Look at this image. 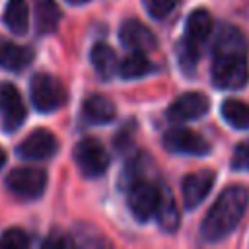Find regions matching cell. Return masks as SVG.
<instances>
[{
  "label": "cell",
  "mask_w": 249,
  "mask_h": 249,
  "mask_svg": "<svg viewBox=\"0 0 249 249\" xmlns=\"http://www.w3.org/2000/svg\"><path fill=\"white\" fill-rule=\"evenodd\" d=\"M210 78L214 88L226 91L241 89L249 82L247 41L245 35L230 23H222L214 39Z\"/></svg>",
  "instance_id": "obj_1"
},
{
  "label": "cell",
  "mask_w": 249,
  "mask_h": 249,
  "mask_svg": "<svg viewBox=\"0 0 249 249\" xmlns=\"http://www.w3.org/2000/svg\"><path fill=\"white\" fill-rule=\"evenodd\" d=\"M249 204V191L241 185L226 187L208 208L198 228L200 237L208 243L226 239L241 222Z\"/></svg>",
  "instance_id": "obj_2"
},
{
  "label": "cell",
  "mask_w": 249,
  "mask_h": 249,
  "mask_svg": "<svg viewBox=\"0 0 249 249\" xmlns=\"http://www.w3.org/2000/svg\"><path fill=\"white\" fill-rule=\"evenodd\" d=\"M212 29H214V21H212V16H210L208 10L196 8L187 16L185 35L179 41V49H177L179 64H181V70L185 74L195 72L196 60L200 56V49L208 41Z\"/></svg>",
  "instance_id": "obj_3"
},
{
  "label": "cell",
  "mask_w": 249,
  "mask_h": 249,
  "mask_svg": "<svg viewBox=\"0 0 249 249\" xmlns=\"http://www.w3.org/2000/svg\"><path fill=\"white\" fill-rule=\"evenodd\" d=\"M124 189H126L128 210L132 212L136 222H148L150 218H154L156 206L160 200V193H161V185H158L156 181H152L144 175V177H138L132 183H128Z\"/></svg>",
  "instance_id": "obj_4"
},
{
  "label": "cell",
  "mask_w": 249,
  "mask_h": 249,
  "mask_svg": "<svg viewBox=\"0 0 249 249\" xmlns=\"http://www.w3.org/2000/svg\"><path fill=\"white\" fill-rule=\"evenodd\" d=\"M29 93H31V103L39 113H53L60 109L68 97L64 84L47 72H39L31 78Z\"/></svg>",
  "instance_id": "obj_5"
},
{
  "label": "cell",
  "mask_w": 249,
  "mask_h": 249,
  "mask_svg": "<svg viewBox=\"0 0 249 249\" xmlns=\"http://www.w3.org/2000/svg\"><path fill=\"white\" fill-rule=\"evenodd\" d=\"M74 161L84 177L95 179L107 171L111 156L97 138H82L74 146Z\"/></svg>",
  "instance_id": "obj_6"
},
{
  "label": "cell",
  "mask_w": 249,
  "mask_h": 249,
  "mask_svg": "<svg viewBox=\"0 0 249 249\" xmlns=\"http://www.w3.org/2000/svg\"><path fill=\"white\" fill-rule=\"evenodd\" d=\"M6 187L21 200H35L45 193L47 173L39 167H16L6 177Z\"/></svg>",
  "instance_id": "obj_7"
},
{
  "label": "cell",
  "mask_w": 249,
  "mask_h": 249,
  "mask_svg": "<svg viewBox=\"0 0 249 249\" xmlns=\"http://www.w3.org/2000/svg\"><path fill=\"white\" fill-rule=\"evenodd\" d=\"M163 148L171 154H183V156H208L212 146L208 140H204L198 132L187 128V126H175L163 134Z\"/></svg>",
  "instance_id": "obj_8"
},
{
  "label": "cell",
  "mask_w": 249,
  "mask_h": 249,
  "mask_svg": "<svg viewBox=\"0 0 249 249\" xmlns=\"http://www.w3.org/2000/svg\"><path fill=\"white\" fill-rule=\"evenodd\" d=\"M210 109V99L202 91H185L171 101L165 115L171 123L181 124L204 117Z\"/></svg>",
  "instance_id": "obj_9"
},
{
  "label": "cell",
  "mask_w": 249,
  "mask_h": 249,
  "mask_svg": "<svg viewBox=\"0 0 249 249\" xmlns=\"http://www.w3.org/2000/svg\"><path fill=\"white\" fill-rule=\"evenodd\" d=\"M216 181V173L212 169H198L195 173H189L181 181V196L183 206L187 210H195L212 191Z\"/></svg>",
  "instance_id": "obj_10"
},
{
  "label": "cell",
  "mask_w": 249,
  "mask_h": 249,
  "mask_svg": "<svg viewBox=\"0 0 249 249\" xmlns=\"http://www.w3.org/2000/svg\"><path fill=\"white\" fill-rule=\"evenodd\" d=\"M27 109L21 99V93L16 86L4 82L0 84V119L6 130H16L25 121Z\"/></svg>",
  "instance_id": "obj_11"
},
{
  "label": "cell",
  "mask_w": 249,
  "mask_h": 249,
  "mask_svg": "<svg viewBox=\"0 0 249 249\" xmlns=\"http://www.w3.org/2000/svg\"><path fill=\"white\" fill-rule=\"evenodd\" d=\"M56 152H58V140L47 128H35L18 146V156L23 160H49Z\"/></svg>",
  "instance_id": "obj_12"
},
{
  "label": "cell",
  "mask_w": 249,
  "mask_h": 249,
  "mask_svg": "<svg viewBox=\"0 0 249 249\" xmlns=\"http://www.w3.org/2000/svg\"><path fill=\"white\" fill-rule=\"evenodd\" d=\"M119 41L123 47L130 51H140V53H150L158 47L156 35L138 19H124L119 27Z\"/></svg>",
  "instance_id": "obj_13"
},
{
  "label": "cell",
  "mask_w": 249,
  "mask_h": 249,
  "mask_svg": "<svg viewBox=\"0 0 249 249\" xmlns=\"http://www.w3.org/2000/svg\"><path fill=\"white\" fill-rule=\"evenodd\" d=\"M115 117H117L115 103L105 95L93 93L88 95L82 103V119L89 124H109L111 121H115Z\"/></svg>",
  "instance_id": "obj_14"
},
{
  "label": "cell",
  "mask_w": 249,
  "mask_h": 249,
  "mask_svg": "<svg viewBox=\"0 0 249 249\" xmlns=\"http://www.w3.org/2000/svg\"><path fill=\"white\" fill-rule=\"evenodd\" d=\"M33 56H35L33 49L0 39V66L2 68L12 70V72H19L31 64Z\"/></svg>",
  "instance_id": "obj_15"
},
{
  "label": "cell",
  "mask_w": 249,
  "mask_h": 249,
  "mask_svg": "<svg viewBox=\"0 0 249 249\" xmlns=\"http://www.w3.org/2000/svg\"><path fill=\"white\" fill-rule=\"evenodd\" d=\"M154 218H156L158 226L167 233H173L179 228V208L175 204L171 191L163 183H161V193H160V200H158Z\"/></svg>",
  "instance_id": "obj_16"
},
{
  "label": "cell",
  "mask_w": 249,
  "mask_h": 249,
  "mask_svg": "<svg viewBox=\"0 0 249 249\" xmlns=\"http://www.w3.org/2000/svg\"><path fill=\"white\" fill-rule=\"evenodd\" d=\"M62 19V12L54 0H37L35 2V27L39 35H51L56 31Z\"/></svg>",
  "instance_id": "obj_17"
},
{
  "label": "cell",
  "mask_w": 249,
  "mask_h": 249,
  "mask_svg": "<svg viewBox=\"0 0 249 249\" xmlns=\"http://www.w3.org/2000/svg\"><path fill=\"white\" fill-rule=\"evenodd\" d=\"M89 60H91V66H93V70L97 72L99 78L111 80L117 74L119 60H117L115 51L107 43H95L89 51Z\"/></svg>",
  "instance_id": "obj_18"
},
{
  "label": "cell",
  "mask_w": 249,
  "mask_h": 249,
  "mask_svg": "<svg viewBox=\"0 0 249 249\" xmlns=\"http://www.w3.org/2000/svg\"><path fill=\"white\" fill-rule=\"evenodd\" d=\"M152 70H154V64L150 62L146 53H140V51H130V54H126L117 64V74L123 80H138L148 76Z\"/></svg>",
  "instance_id": "obj_19"
},
{
  "label": "cell",
  "mask_w": 249,
  "mask_h": 249,
  "mask_svg": "<svg viewBox=\"0 0 249 249\" xmlns=\"http://www.w3.org/2000/svg\"><path fill=\"white\" fill-rule=\"evenodd\" d=\"M4 25L16 33V35H23L29 27V8L25 0H8L6 8H4V16H2Z\"/></svg>",
  "instance_id": "obj_20"
},
{
  "label": "cell",
  "mask_w": 249,
  "mask_h": 249,
  "mask_svg": "<svg viewBox=\"0 0 249 249\" xmlns=\"http://www.w3.org/2000/svg\"><path fill=\"white\" fill-rule=\"evenodd\" d=\"M222 119L237 130H249V103L241 101V99H226L220 107Z\"/></svg>",
  "instance_id": "obj_21"
},
{
  "label": "cell",
  "mask_w": 249,
  "mask_h": 249,
  "mask_svg": "<svg viewBox=\"0 0 249 249\" xmlns=\"http://www.w3.org/2000/svg\"><path fill=\"white\" fill-rule=\"evenodd\" d=\"M181 0H142L146 12L150 18L154 19H163L167 18L177 6H179Z\"/></svg>",
  "instance_id": "obj_22"
},
{
  "label": "cell",
  "mask_w": 249,
  "mask_h": 249,
  "mask_svg": "<svg viewBox=\"0 0 249 249\" xmlns=\"http://www.w3.org/2000/svg\"><path fill=\"white\" fill-rule=\"evenodd\" d=\"M29 245V237L19 228H10L0 235V247L6 249H23Z\"/></svg>",
  "instance_id": "obj_23"
},
{
  "label": "cell",
  "mask_w": 249,
  "mask_h": 249,
  "mask_svg": "<svg viewBox=\"0 0 249 249\" xmlns=\"http://www.w3.org/2000/svg\"><path fill=\"white\" fill-rule=\"evenodd\" d=\"M247 167H249V140H243L233 150L231 169H247Z\"/></svg>",
  "instance_id": "obj_24"
},
{
  "label": "cell",
  "mask_w": 249,
  "mask_h": 249,
  "mask_svg": "<svg viewBox=\"0 0 249 249\" xmlns=\"http://www.w3.org/2000/svg\"><path fill=\"white\" fill-rule=\"evenodd\" d=\"M132 126L130 124H126V126H123L121 130H119V134L115 136V148H119V150H126V148H130L132 146Z\"/></svg>",
  "instance_id": "obj_25"
},
{
  "label": "cell",
  "mask_w": 249,
  "mask_h": 249,
  "mask_svg": "<svg viewBox=\"0 0 249 249\" xmlns=\"http://www.w3.org/2000/svg\"><path fill=\"white\" fill-rule=\"evenodd\" d=\"M45 245H58V247H68V245H72V241L68 239V237H58V235H51L47 241H45Z\"/></svg>",
  "instance_id": "obj_26"
},
{
  "label": "cell",
  "mask_w": 249,
  "mask_h": 249,
  "mask_svg": "<svg viewBox=\"0 0 249 249\" xmlns=\"http://www.w3.org/2000/svg\"><path fill=\"white\" fill-rule=\"evenodd\" d=\"M4 163H6V152H4V148H0V169L4 167Z\"/></svg>",
  "instance_id": "obj_27"
},
{
  "label": "cell",
  "mask_w": 249,
  "mask_h": 249,
  "mask_svg": "<svg viewBox=\"0 0 249 249\" xmlns=\"http://www.w3.org/2000/svg\"><path fill=\"white\" fill-rule=\"evenodd\" d=\"M68 4H72V6H80V4H86V2H89V0H66Z\"/></svg>",
  "instance_id": "obj_28"
},
{
  "label": "cell",
  "mask_w": 249,
  "mask_h": 249,
  "mask_svg": "<svg viewBox=\"0 0 249 249\" xmlns=\"http://www.w3.org/2000/svg\"><path fill=\"white\" fill-rule=\"evenodd\" d=\"M247 169H249V167H247Z\"/></svg>",
  "instance_id": "obj_29"
}]
</instances>
